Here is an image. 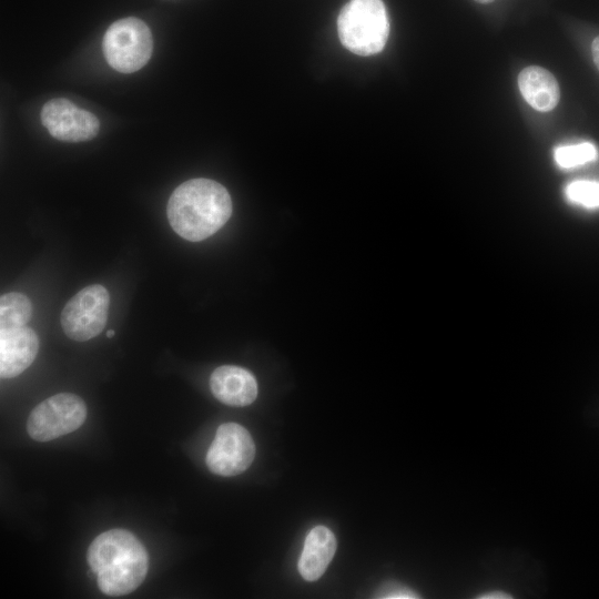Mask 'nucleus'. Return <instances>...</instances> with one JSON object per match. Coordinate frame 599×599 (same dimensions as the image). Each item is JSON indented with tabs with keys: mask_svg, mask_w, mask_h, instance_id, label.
<instances>
[{
	"mask_svg": "<svg viewBox=\"0 0 599 599\" xmlns=\"http://www.w3.org/2000/svg\"><path fill=\"white\" fill-rule=\"evenodd\" d=\"M480 599H509L510 595L502 591H491L479 596Z\"/></svg>",
	"mask_w": 599,
	"mask_h": 599,
	"instance_id": "17",
	"label": "nucleus"
},
{
	"mask_svg": "<svg viewBox=\"0 0 599 599\" xmlns=\"http://www.w3.org/2000/svg\"><path fill=\"white\" fill-rule=\"evenodd\" d=\"M32 314L28 296L10 292L0 297V331L26 326Z\"/></svg>",
	"mask_w": 599,
	"mask_h": 599,
	"instance_id": "13",
	"label": "nucleus"
},
{
	"mask_svg": "<svg viewBox=\"0 0 599 599\" xmlns=\"http://www.w3.org/2000/svg\"><path fill=\"white\" fill-rule=\"evenodd\" d=\"M232 214L227 190L209 179H192L171 194L166 215L173 231L191 241H203L216 233Z\"/></svg>",
	"mask_w": 599,
	"mask_h": 599,
	"instance_id": "1",
	"label": "nucleus"
},
{
	"mask_svg": "<svg viewBox=\"0 0 599 599\" xmlns=\"http://www.w3.org/2000/svg\"><path fill=\"white\" fill-rule=\"evenodd\" d=\"M342 44L367 57L380 52L389 35V20L382 0H349L337 18Z\"/></svg>",
	"mask_w": 599,
	"mask_h": 599,
	"instance_id": "3",
	"label": "nucleus"
},
{
	"mask_svg": "<svg viewBox=\"0 0 599 599\" xmlns=\"http://www.w3.org/2000/svg\"><path fill=\"white\" fill-rule=\"evenodd\" d=\"M40 119L43 126L57 140L83 142L92 140L100 130L98 118L64 98L45 102Z\"/></svg>",
	"mask_w": 599,
	"mask_h": 599,
	"instance_id": "8",
	"label": "nucleus"
},
{
	"mask_svg": "<svg viewBox=\"0 0 599 599\" xmlns=\"http://www.w3.org/2000/svg\"><path fill=\"white\" fill-rule=\"evenodd\" d=\"M518 87L526 102L537 111L548 112L560 99L558 81L542 67L530 65L518 75Z\"/></svg>",
	"mask_w": 599,
	"mask_h": 599,
	"instance_id": "12",
	"label": "nucleus"
},
{
	"mask_svg": "<svg viewBox=\"0 0 599 599\" xmlns=\"http://www.w3.org/2000/svg\"><path fill=\"white\" fill-rule=\"evenodd\" d=\"M597 158V150L591 143L560 146L555 150V160L561 167H573Z\"/></svg>",
	"mask_w": 599,
	"mask_h": 599,
	"instance_id": "14",
	"label": "nucleus"
},
{
	"mask_svg": "<svg viewBox=\"0 0 599 599\" xmlns=\"http://www.w3.org/2000/svg\"><path fill=\"white\" fill-rule=\"evenodd\" d=\"M114 335V331L110 329L106 332V336L110 338Z\"/></svg>",
	"mask_w": 599,
	"mask_h": 599,
	"instance_id": "20",
	"label": "nucleus"
},
{
	"mask_svg": "<svg viewBox=\"0 0 599 599\" xmlns=\"http://www.w3.org/2000/svg\"><path fill=\"white\" fill-rule=\"evenodd\" d=\"M591 53H592L593 62L599 70V35L596 37L592 41Z\"/></svg>",
	"mask_w": 599,
	"mask_h": 599,
	"instance_id": "18",
	"label": "nucleus"
},
{
	"mask_svg": "<svg viewBox=\"0 0 599 599\" xmlns=\"http://www.w3.org/2000/svg\"><path fill=\"white\" fill-rule=\"evenodd\" d=\"M102 49L110 67L121 73H132L149 62L153 51L152 33L141 19L123 18L108 28Z\"/></svg>",
	"mask_w": 599,
	"mask_h": 599,
	"instance_id": "4",
	"label": "nucleus"
},
{
	"mask_svg": "<svg viewBox=\"0 0 599 599\" xmlns=\"http://www.w3.org/2000/svg\"><path fill=\"white\" fill-rule=\"evenodd\" d=\"M99 589L108 596L134 591L148 573L149 556L141 541L129 530L111 529L97 536L87 552Z\"/></svg>",
	"mask_w": 599,
	"mask_h": 599,
	"instance_id": "2",
	"label": "nucleus"
},
{
	"mask_svg": "<svg viewBox=\"0 0 599 599\" xmlns=\"http://www.w3.org/2000/svg\"><path fill=\"white\" fill-rule=\"evenodd\" d=\"M474 1H476V2H478V3L486 4V3H491V2H494L495 0H474Z\"/></svg>",
	"mask_w": 599,
	"mask_h": 599,
	"instance_id": "19",
	"label": "nucleus"
},
{
	"mask_svg": "<svg viewBox=\"0 0 599 599\" xmlns=\"http://www.w3.org/2000/svg\"><path fill=\"white\" fill-rule=\"evenodd\" d=\"M380 598L388 599H409L418 598L417 593L410 590L409 588L399 586V585H388L386 586L379 595Z\"/></svg>",
	"mask_w": 599,
	"mask_h": 599,
	"instance_id": "16",
	"label": "nucleus"
},
{
	"mask_svg": "<svg viewBox=\"0 0 599 599\" xmlns=\"http://www.w3.org/2000/svg\"><path fill=\"white\" fill-rule=\"evenodd\" d=\"M87 418V406L71 393L53 395L37 405L27 422V430L37 441L53 440L77 430Z\"/></svg>",
	"mask_w": 599,
	"mask_h": 599,
	"instance_id": "5",
	"label": "nucleus"
},
{
	"mask_svg": "<svg viewBox=\"0 0 599 599\" xmlns=\"http://www.w3.org/2000/svg\"><path fill=\"white\" fill-rule=\"evenodd\" d=\"M110 307L106 288L100 284L89 285L69 300L61 312L64 334L78 342L97 337L104 328Z\"/></svg>",
	"mask_w": 599,
	"mask_h": 599,
	"instance_id": "6",
	"label": "nucleus"
},
{
	"mask_svg": "<svg viewBox=\"0 0 599 599\" xmlns=\"http://www.w3.org/2000/svg\"><path fill=\"white\" fill-rule=\"evenodd\" d=\"M39 351L35 332L21 326L0 331V375L12 378L24 372L34 361Z\"/></svg>",
	"mask_w": 599,
	"mask_h": 599,
	"instance_id": "9",
	"label": "nucleus"
},
{
	"mask_svg": "<svg viewBox=\"0 0 599 599\" xmlns=\"http://www.w3.org/2000/svg\"><path fill=\"white\" fill-rule=\"evenodd\" d=\"M210 387L214 397L229 406H247L257 396V383L253 374L235 365H223L214 369Z\"/></svg>",
	"mask_w": 599,
	"mask_h": 599,
	"instance_id": "10",
	"label": "nucleus"
},
{
	"mask_svg": "<svg viewBox=\"0 0 599 599\" xmlns=\"http://www.w3.org/2000/svg\"><path fill=\"white\" fill-rule=\"evenodd\" d=\"M255 456L252 436L235 423L222 424L206 453V465L216 475L231 477L246 470Z\"/></svg>",
	"mask_w": 599,
	"mask_h": 599,
	"instance_id": "7",
	"label": "nucleus"
},
{
	"mask_svg": "<svg viewBox=\"0 0 599 599\" xmlns=\"http://www.w3.org/2000/svg\"><path fill=\"white\" fill-rule=\"evenodd\" d=\"M336 551V538L325 526L314 527L306 536L298 559V571L307 581L319 579L326 571Z\"/></svg>",
	"mask_w": 599,
	"mask_h": 599,
	"instance_id": "11",
	"label": "nucleus"
},
{
	"mask_svg": "<svg viewBox=\"0 0 599 599\" xmlns=\"http://www.w3.org/2000/svg\"><path fill=\"white\" fill-rule=\"evenodd\" d=\"M568 199L587 207L599 206V183L591 181H576L566 190Z\"/></svg>",
	"mask_w": 599,
	"mask_h": 599,
	"instance_id": "15",
	"label": "nucleus"
}]
</instances>
